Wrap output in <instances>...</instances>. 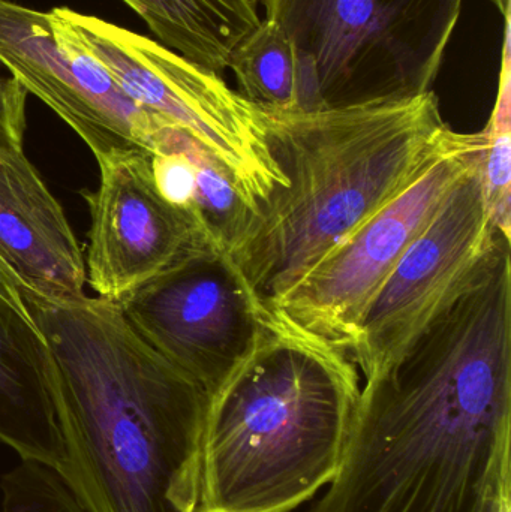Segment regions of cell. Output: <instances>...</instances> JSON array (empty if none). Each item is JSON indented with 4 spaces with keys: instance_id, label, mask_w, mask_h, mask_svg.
<instances>
[{
    "instance_id": "6da1fadb",
    "label": "cell",
    "mask_w": 511,
    "mask_h": 512,
    "mask_svg": "<svg viewBox=\"0 0 511 512\" xmlns=\"http://www.w3.org/2000/svg\"><path fill=\"white\" fill-rule=\"evenodd\" d=\"M510 249L366 379L338 475L308 512H483L511 478Z\"/></svg>"
},
{
    "instance_id": "7a4b0ae2",
    "label": "cell",
    "mask_w": 511,
    "mask_h": 512,
    "mask_svg": "<svg viewBox=\"0 0 511 512\" xmlns=\"http://www.w3.org/2000/svg\"><path fill=\"white\" fill-rule=\"evenodd\" d=\"M56 367L62 475L86 512H194L209 394L120 306L26 298Z\"/></svg>"
},
{
    "instance_id": "3957f363",
    "label": "cell",
    "mask_w": 511,
    "mask_h": 512,
    "mask_svg": "<svg viewBox=\"0 0 511 512\" xmlns=\"http://www.w3.org/2000/svg\"><path fill=\"white\" fill-rule=\"evenodd\" d=\"M260 108L287 186L258 207L228 254L266 319L315 262L437 161L453 131L432 90L356 107Z\"/></svg>"
},
{
    "instance_id": "277c9868",
    "label": "cell",
    "mask_w": 511,
    "mask_h": 512,
    "mask_svg": "<svg viewBox=\"0 0 511 512\" xmlns=\"http://www.w3.org/2000/svg\"><path fill=\"white\" fill-rule=\"evenodd\" d=\"M345 352L267 319L209 397L194 512H291L341 468L360 400Z\"/></svg>"
},
{
    "instance_id": "5b68a950",
    "label": "cell",
    "mask_w": 511,
    "mask_h": 512,
    "mask_svg": "<svg viewBox=\"0 0 511 512\" xmlns=\"http://www.w3.org/2000/svg\"><path fill=\"white\" fill-rule=\"evenodd\" d=\"M464 0H276L297 110L356 107L432 90Z\"/></svg>"
},
{
    "instance_id": "8992f818",
    "label": "cell",
    "mask_w": 511,
    "mask_h": 512,
    "mask_svg": "<svg viewBox=\"0 0 511 512\" xmlns=\"http://www.w3.org/2000/svg\"><path fill=\"white\" fill-rule=\"evenodd\" d=\"M57 11L128 98L212 153L254 215L276 189L287 186L270 153L263 111L218 72L125 27L66 6Z\"/></svg>"
},
{
    "instance_id": "52a82bcc",
    "label": "cell",
    "mask_w": 511,
    "mask_h": 512,
    "mask_svg": "<svg viewBox=\"0 0 511 512\" xmlns=\"http://www.w3.org/2000/svg\"><path fill=\"white\" fill-rule=\"evenodd\" d=\"M485 132L452 138L437 161L359 230L315 262L270 310L284 322L345 352L363 310L455 183L482 158Z\"/></svg>"
},
{
    "instance_id": "ba28073f",
    "label": "cell",
    "mask_w": 511,
    "mask_h": 512,
    "mask_svg": "<svg viewBox=\"0 0 511 512\" xmlns=\"http://www.w3.org/2000/svg\"><path fill=\"white\" fill-rule=\"evenodd\" d=\"M117 304L131 327L209 397L248 357L263 330L245 277L212 242L195 246Z\"/></svg>"
},
{
    "instance_id": "9c48e42d",
    "label": "cell",
    "mask_w": 511,
    "mask_h": 512,
    "mask_svg": "<svg viewBox=\"0 0 511 512\" xmlns=\"http://www.w3.org/2000/svg\"><path fill=\"white\" fill-rule=\"evenodd\" d=\"M480 164L482 158L450 189L363 310L350 358L365 379L390 366L461 294L503 234L486 210Z\"/></svg>"
},
{
    "instance_id": "30bf717a",
    "label": "cell",
    "mask_w": 511,
    "mask_h": 512,
    "mask_svg": "<svg viewBox=\"0 0 511 512\" xmlns=\"http://www.w3.org/2000/svg\"><path fill=\"white\" fill-rule=\"evenodd\" d=\"M0 62L92 150L96 161L129 150L152 152L168 125L125 95L59 14L0 0Z\"/></svg>"
},
{
    "instance_id": "8fae6325",
    "label": "cell",
    "mask_w": 511,
    "mask_h": 512,
    "mask_svg": "<svg viewBox=\"0 0 511 512\" xmlns=\"http://www.w3.org/2000/svg\"><path fill=\"white\" fill-rule=\"evenodd\" d=\"M98 164V189L87 195L92 228L84 261L93 291L117 303L212 240L189 213L162 197L149 152L116 153Z\"/></svg>"
},
{
    "instance_id": "7c38bea8",
    "label": "cell",
    "mask_w": 511,
    "mask_h": 512,
    "mask_svg": "<svg viewBox=\"0 0 511 512\" xmlns=\"http://www.w3.org/2000/svg\"><path fill=\"white\" fill-rule=\"evenodd\" d=\"M0 261L23 298L72 303L86 297L77 237L23 149L0 150Z\"/></svg>"
},
{
    "instance_id": "4fadbf2b",
    "label": "cell",
    "mask_w": 511,
    "mask_h": 512,
    "mask_svg": "<svg viewBox=\"0 0 511 512\" xmlns=\"http://www.w3.org/2000/svg\"><path fill=\"white\" fill-rule=\"evenodd\" d=\"M56 367L21 292L0 280V444L20 460L65 469Z\"/></svg>"
},
{
    "instance_id": "5bb4252c",
    "label": "cell",
    "mask_w": 511,
    "mask_h": 512,
    "mask_svg": "<svg viewBox=\"0 0 511 512\" xmlns=\"http://www.w3.org/2000/svg\"><path fill=\"white\" fill-rule=\"evenodd\" d=\"M159 44L213 72L228 68L237 45L261 18L255 0H122Z\"/></svg>"
},
{
    "instance_id": "9a60e30c",
    "label": "cell",
    "mask_w": 511,
    "mask_h": 512,
    "mask_svg": "<svg viewBox=\"0 0 511 512\" xmlns=\"http://www.w3.org/2000/svg\"><path fill=\"white\" fill-rule=\"evenodd\" d=\"M228 68L237 92L252 104L273 110H297V65L290 39L276 21L261 20L231 54Z\"/></svg>"
},
{
    "instance_id": "2e32d148",
    "label": "cell",
    "mask_w": 511,
    "mask_h": 512,
    "mask_svg": "<svg viewBox=\"0 0 511 512\" xmlns=\"http://www.w3.org/2000/svg\"><path fill=\"white\" fill-rule=\"evenodd\" d=\"M485 152L480 164L483 200L492 224L511 239V125L509 33H506L503 75L497 105L485 131Z\"/></svg>"
},
{
    "instance_id": "e0dca14e",
    "label": "cell",
    "mask_w": 511,
    "mask_h": 512,
    "mask_svg": "<svg viewBox=\"0 0 511 512\" xmlns=\"http://www.w3.org/2000/svg\"><path fill=\"white\" fill-rule=\"evenodd\" d=\"M0 512H86L57 469L20 460L0 477Z\"/></svg>"
},
{
    "instance_id": "ac0fdd59",
    "label": "cell",
    "mask_w": 511,
    "mask_h": 512,
    "mask_svg": "<svg viewBox=\"0 0 511 512\" xmlns=\"http://www.w3.org/2000/svg\"><path fill=\"white\" fill-rule=\"evenodd\" d=\"M27 90L11 78H0V150L23 149Z\"/></svg>"
},
{
    "instance_id": "d6986e66",
    "label": "cell",
    "mask_w": 511,
    "mask_h": 512,
    "mask_svg": "<svg viewBox=\"0 0 511 512\" xmlns=\"http://www.w3.org/2000/svg\"><path fill=\"white\" fill-rule=\"evenodd\" d=\"M494 5L497 6L498 11L506 18V23L510 21V0H492Z\"/></svg>"
},
{
    "instance_id": "ffe728a7",
    "label": "cell",
    "mask_w": 511,
    "mask_h": 512,
    "mask_svg": "<svg viewBox=\"0 0 511 512\" xmlns=\"http://www.w3.org/2000/svg\"><path fill=\"white\" fill-rule=\"evenodd\" d=\"M261 5L266 9V17L272 14L273 8H275L276 0H260Z\"/></svg>"
}]
</instances>
